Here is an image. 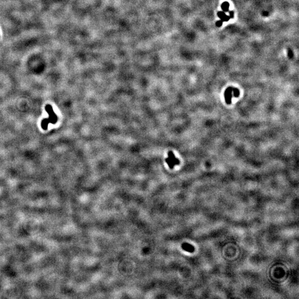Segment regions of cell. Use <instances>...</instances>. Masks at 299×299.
Segmentation results:
<instances>
[{"mask_svg":"<svg viewBox=\"0 0 299 299\" xmlns=\"http://www.w3.org/2000/svg\"><path fill=\"white\" fill-rule=\"evenodd\" d=\"M165 162L171 169H173L176 165L180 164V160L176 157L175 155L171 151L168 152V157L165 159Z\"/></svg>","mask_w":299,"mask_h":299,"instance_id":"obj_3","label":"cell"},{"mask_svg":"<svg viewBox=\"0 0 299 299\" xmlns=\"http://www.w3.org/2000/svg\"><path fill=\"white\" fill-rule=\"evenodd\" d=\"M218 16L219 17V18L221 20V21H224V22H227V21H229V19L231 18L229 16L226 15V13L223 11L218 12Z\"/></svg>","mask_w":299,"mask_h":299,"instance_id":"obj_4","label":"cell"},{"mask_svg":"<svg viewBox=\"0 0 299 299\" xmlns=\"http://www.w3.org/2000/svg\"><path fill=\"white\" fill-rule=\"evenodd\" d=\"M222 24H223V21H221V20L217 21V22H216V26L217 27H218L222 26Z\"/></svg>","mask_w":299,"mask_h":299,"instance_id":"obj_7","label":"cell"},{"mask_svg":"<svg viewBox=\"0 0 299 299\" xmlns=\"http://www.w3.org/2000/svg\"><path fill=\"white\" fill-rule=\"evenodd\" d=\"M222 10L224 12H227L229 11V4L228 2H224L222 4L221 6Z\"/></svg>","mask_w":299,"mask_h":299,"instance_id":"obj_6","label":"cell"},{"mask_svg":"<svg viewBox=\"0 0 299 299\" xmlns=\"http://www.w3.org/2000/svg\"><path fill=\"white\" fill-rule=\"evenodd\" d=\"M240 95L239 90L233 87H229L226 89L224 94L225 101L228 105L232 103V98L233 97L238 98Z\"/></svg>","mask_w":299,"mask_h":299,"instance_id":"obj_2","label":"cell"},{"mask_svg":"<svg viewBox=\"0 0 299 299\" xmlns=\"http://www.w3.org/2000/svg\"><path fill=\"white\" fill-rule=\"evenodd\" d=\"M46 110L49 114V119H45L42 121V128L43 130H47L48 129V125L49 123L56 124L57 123V116L56 114L54 113L52 106L50 105H47L46 106Z\"/></svg>","mask_w":299,"mask_h":299,"instance_id":"obj_1","label":"cell"},{"mask_svg":"<svg viewBox=\"0 0 299 299\" xmlns=\"http://www.w3.org/2000/svg\"><path fill=\"white\" fill-rule=\"evenodd\" d=\"M182 248L183 250H185L186 252H194V248L191 245V244H187V243H184L182 245Z\"/></svg>","mask_w":299,"mask_h":299,"instance_id":"obj_5","label":"cell"},{"mask_svg":"<svg viewBox=\"0 0 299 299\" xmlns=\"http://www.w3.org/2000/svg\"><path fill=\"white\" fill-rule=\"evenodd\" d=\"M229 16L230 17V18H233L234 17V12L233 11H229Z\"/></svg>","mask_w":299,"mask_h":299,"instance_id":"obj_8","label":"cell"}]
</instances>
